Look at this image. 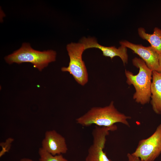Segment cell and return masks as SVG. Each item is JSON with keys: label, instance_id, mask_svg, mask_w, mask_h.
Returning <instances> with one entry per match:
<instances>
[{"label": "cell", "instance_id": "1", "mask_svg": "<svg viewBox=\"0 0 161 161\" xmlns=\"http://www.w3.org/2000/svg\"><path fill=\"white\" fill-rule=\"evenodd\" d=\"M131 118L119 112L113 101L104 107H94L86 113L76 119V123L82 126L88 127L95 124L99 127H110L117 123H121L128 126V120Z\"/></svg>", "mask_w": 161, "mask_h": 161}, {"label": "cell", "instance_id": "2", "mask_svg": "<svg viewBox=\"0 0 161 161\" xmlns=\"http://www.w3.org/2000/svg\"><path fill=\"white\" fill-rule=\"evenodd\" d=\"M133 65L139 69V73L134 75L131 72L126 70L127 83L133 85L136 92L133 98L136 102L142 105L148 103L151 96V87L152 71L142 59L135 57L132 60Z\"/></svg>", "mask_w": 161, "mask_h": 161}, {"label": "cell", "instance_id": "3", "mask_svg": "<svg viewBox=\"0 0 161 161\" xmlns=\"http://www.w3.org/2000/svg\"><path fill=\"white\" fill-rule=\"evenodd\" d=\"M56 55V52L53 50H36L31 47L30 44L24 43L20 49L6 56L4 59L9 64L30 63L34 67L41 71L49 63L55 61Z\"/></svg>", "mask_w": 161, "mask_h": 161}, {"label": "cell", "instance_id": "4", "mask_svg": "<svg viewBox=\"0 0 161 161\" xmlns=\"http://www.w3.org/2000/svg\"><path fill=\"white\" fill-rule=\"evenodd\" d=\"M66 48L69 62L68 67H62L61 70L69 72L78 83L84 86L88 81V72L82 59L84 47L80 43H71L68 44Z\"/></svg>", "mask_w": 161, "mask_h": 161}, {"label": "cell", "instance_id": "5", "mask_svg": "<svg viewBox=\"0 0 161 161\" xmlns=\"http://www.w3.org/2000/svg\"><path fill=\"white\" fill-rule=\"evenodd\" d=\"M161 153V124L149 137L140 140L132 153L143 161H154Z\"/></svg>", "mask_w": 161, "mask_h": 161}, {"label": "cell", "instance_id": "6", "mask_svg": "<svg viewBox=\"0 0 161 161\" xmlns=\"http://www.w3.org/2000/svg\"><path fill=\"white\" fill-rule=\"evenodd\" d=\"M110 131L108 127H95L92 132L93 143L88 150L85 161H112L103 151L106 137Z\"/></svg>", "mask_w": 161, "mask_h": 161}, {"label": "cell", "instance_id": "7", "mask_svg": "<svg viewBox=\"0 0 161 161\" xmlns=\"http://www.w3.org/2000/svg\"><path fill=\"white\" fill-rule=\"evenodd\" d=\"M120 44L121 46L130 49L139 55L152 71L159 72L160 55L151 46L144 47L141 44L132 43L126 40L120 41Z\"/></svg>", "mask_w": 161, "mask_h": 161}, {"label": "cell", "instance_id": "8", "mask_svg": "<svg viewBox=\"0 0 161 161\" xmlns=\"http://www.w3.org/2000/svg\"><path fill=\"white\" fill-rule=\"evenodd\" d=\"M42 148L53 155L66 153L68 150L65 138L55 130L46 131Z\"/></svg>", "mask_w": 161, "mask_h": 161}, {"label": "cell", "instance_id": "9", "mask_svg": "<svg viewBox=\"0 0 161 161\" xmlns=\"http://www.w3.org/2000/svg\"><path fill=\"white\" fill-rule=\"evenodd\" d=\"M80 43L84 46L85 50L90 48H98L102 51L103 55L105 57H109L112 59L115 56H118L124 65L128 63L127 48L124 46L121 45L118 48L114 46H104L98 44L93 38L83 37L80 40Z\"/></svg>", "mask_w": 161, "mask_h": 161}, {"label": "cell", "instance_id": "10", "mask_svg": "<svg viewBox=\"0 0 161 161\" xmlns=\"http://www.w3.org/2000/svg\"><path fill=\"white\" fill-rule=\"evenodd\" d=\"M152 82L151 87V104L157 114H161V73L153 71Z\"/></svg>", "mask_w": 161, "mask_h": 161}, {"label": "cell", "instance_id": "11", "mask_svg": "<svg viewBox=\"0 0 161 161\" xmlns=\"http://www.w3.org/2000/svg\"><path fill=\"white\" fill-rule=\"evenodd\" d=\"M138 31L140 36L148 41L151 44V46L159 55L161 54V30L155 27L152 34L146 33L143 27L139 28Z\"/></svg>", "mask_w": 161, "mask_h": 161}, {"label": "cell", "instance_id": "12", "mask_svg": "<svg viewBox=\"0 0 161 161\" xmlns=\"http://www.w3.org/2000/svg\"><path fill=\"white\" fill-rule=\"evenodd\" d=\"M38 154L40 157L39 161H68L62 154L53 155L42 147L39 148Z\"/></svg>", "mask_w": 161, "mask_h": 161}, {"label": "cell", "instance_id": "13", "mask_svg": "<svg viewBox=\"0 0 161 161\" xmlns=\"http://www.w3.org/2000/svg\"><path fill=\"white\" fill-rule=\"evenodd\" d=\"M14 140L13 138L9 137L7 138L4 142L0 143V146L2 148L0 152V157L6 153L9 152L11 148L12 143Z\"/></svg>", "mask_w": 161, "mask_h": 161}, {"label": "cell", "instance_id": "14", "mask_svg": "<svg viewBox=\"0 0 161 161\" xmlns=\"http://www.w3.org/2000/svg\"><path fill=\"white\" fill-rule=\"evenodd\" d=\"M127 157L128 161H143L139 157L134 155L132 153H128Z\"/></svg>", "mask_w": 161, "mask_h": 161}, {"label": "cell", "instance_id": "15", "mask_svg": "<svg viewBox=\"0 0 161 161\" xmlns=\"http://www.w3.org/2000/svg\"><path fill=\"white\" fill-rule=\"evenodd\" d=\"M159 70L158 72L161 73V54L159 55Z\"/></svg>", "mask_w": 161, "mask_h": 161}, {"label": "cell", "instance_id": "16", "mask_svg": "<svg viewBox=\"0 0 161 161\" xmlns=\"http://www.w3.org/2000/svg\"><path fill=\"white\" fill-rule=\"evenodd\" d=\"M20 161H33L32 160L27 158H23L21 159Z\"/></svg>", "mask_w": 161, "mask_h": 161}]
</instances>
